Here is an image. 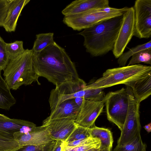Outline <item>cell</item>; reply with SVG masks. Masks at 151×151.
Listing matches in <instances>:
<instances>
[{"label":"cell","instance_id":"cell-1","mask_svg":"<svg viewBox=\"0 0 151 151\" xmlns=\"http://www.w3.org/2000/svg\"><path fill=\"white\" fill-rule=\"evenodd\" d=\"M33 62L38 76L45 78L56 86L80 79L74 63L65 49L55 42L39 52H33Z\"/></svg>","mask_w":151,"mask_h":151},{"label":"cell","instance_id":"cell-2","mask_svg":"<svg viewBox=\"0 0 151 151\" xmlns=\"http://www.w3.org/2000/svg\"><path fill=\"white\" fill-rule=\"evenodd\" d=\"M123 18V15L103 21L86 28L78 34L84 38L83 45L92 56L112 50Z\"/></svg>","mask_w":151,"mask_h":151},{"label":"cell","instance_id":"cell-3","mask_svg":"<svg viewBox=\"0 0 151 151\" xmlns=\"http://www.w3.org/2000/svg\"><path fill=\"white\" fill-rule=\"evenodd\" d=\"M3 71L4 79L10 89L16 90L23 85L35 82L40 85L33 66L32 49H27L21 55L10 60Z\"/></svg>","mask_w":151,"mask_h":151},{"label":"cell","instance_id":"cell-4","mask_svg":"<svg viewBox=\"0 0 151 151\" xmlns=\"http://www.w3.org/2000/svg\"><path fill=\"white\" fill-rule=\"evenodd\" d=\"M150 72L151 66L139 64L109 69L101 77L85 88L103 89L116 85L125 84L144 77Z\"/></svg>","mask_w":151,"mask_h":151},{"label":"cell","instance_id":"cell-5","mask_svg":"<svg viewBox=\"0 0 151 151\" xmlns=\"http://www.w3.org/2000/svg\"><path fill=\"white\" fill-rule=\"evenodd\" d=\"M128 8L110 7L92 9L78 14L64 16L63 21L73 30L80 31L103 21L122 16Z\"/></svg>","mask_w":151,"mask_h":151},{"label":"cell","instance_id":"cell-6","mask_svg":"<svg viewBox=\"0 0 151 151\" xmlns=\"http://www.w3.org/2000/svg\"><path fill=\"white\" fill-rule=\"evenodd\" d=\"M104 100L108 119L114 123L122 130L128 111V100L127 88L110 92Z\"/></svg>","mask_w":151,"mask_h":151},{"label":"cell","instance_id":"cell-7","mask_svg":"<svg viewBox=\"0 0 151 151\" xmlns=\"http://www.w3.org/2000/svg\"><path fill=\"white\" fill-rule=\"evenodd\" d=\"M128 106L125 120L121 131L117 145L131 141L139 134L141 129L139 114V103L134 98L131 88L127 86Z\"/></svg>","mask_w":151,"mask_h":151},{"label":"cell","instance_id":"cell-8","mask_svg":"<svg viewBox=\"0 0 151 151\" xmlns=\"http://www.w3.org/2000/svg\"><path fill=\"white\" fill-rule=\"evenodd\" d=\"M86 83L82 79L68 81L56 86L51 91L48 100L50 109L65 100L77 98L85 99Z\"/></svg>","mask_w":151,"mask_h":151},{"label":"cell","instance_id":"cell-9","mask_svg":"<svg viewBox=\"0 0 151 151\" xmlns=\"http://www.w3.org/2000/svg\"><path fill=\"white\" fill-rule=\"evenodd\" d=\"M135 15L134 36L139 38L151 36V0H137L133 7Z\"/></svg>","mask_w":151,"mask_h":151},{"label":"cell","instance_id":"cell-10","mask_svg":"<svg viewBox=\"0 0 151 151\" xmlns=\"http://www.w3.org/2000/svg\"><path fill=\"white\" fill-rule=\"evenodd\" d=\"M123 16L122 24L112 50L116 58H118L123 53L134 32L135 15L133 7H128Z\"/></svg>","mask_w":151,"mask_h":151},{"label":"cell","instance_id":"cell-11","mask_svg":"<svg viewBox=\"0 0 151 151\" xmlns=\"http://www.w3.org/2000/svg\"><path fill=\"white\" fill-rule=\"evenodd\" d=\"M104 100L93 101L84 99L79 113L75 120L78 125L87 128H91L102 112L104 106Z\"/></svg>","mask_w":151,"mask_h":151},{"label":"cell","instance_id":"cell-12","mask_svg":"<svg viewBox=\"0 0 151 151\" xmlns=\"http://www.w3.org/2000/svg\"><path fill=\"white\" fill-rule=\"evenodd\" d=\"M42 125L46 127L54 140L63 141H65L77 126L75 120L69 118H46L43 121Z\"/></svg>","mask_w":151,"mask_h":151},{"label":"cell","instance_id":"cell-13","mask_svg":"<svg viewBox=\"0 0 151 151\" xmlns=\"http://www.w3.org/2000/svg\"><path fill=\"white\" fill-rule=\"evenodd\" d=\"M45 127L42 125L37 127L33 122L23 119L10 118L0 119V132L13 136L17 140L23 134Z\"/></svg>","mask_w":151,"mask_h":151},{"label":"cell","instance_id":"cell-14","mask_svg":"<svg viewBox=\"0 0 151 151\" xmlns=\"http://www.w3.org/2000/svg\"><path fill=\"white\" fill-rule=\"evenodd\" d=\"M108 0H76L68 5L62 11L64 16L81 13L94 9L110 7Z\"/></svg>","mask_w":151,"mask_h":151},{"label":"cell","instance_id":"cell-15","mask_svg":"<svg viewBox=\"0 0 151 151\" xmlns=\"http://www.w3.org/2000/svg\"><path fill=\"white\" fill-rule=\"evenodd\" d=\"M80 109L74 99L67 100L57 105L50 109L48 119L69 118L74 120L76 118Z\"/></svg>","mask_w":151,"mask_h":151},{"label":"cell","instance_id":"cell-16","mask_svg":"<svg viewBox=\"0 0 151 151\" xmlns=\"http://www.w3.org/2000/svg\"><path fill=\"white\" fill-rule=\"evenodd\" d=\"M30 0H10L9 6L3 27L7 32L15 31L18 20L24 7Z\"/></svg>","mask_w":151,"mask_h":151},{"label":"cell","instance_id":"cell-17","mask_svg":"<svg viewBox=\"0 0 151 151\" xmlns=\"http://www.w3.org/2000/svg\"><path fill=\"white\" fill-rule=\"evenodd\" d=\"M125 84L131 88L134 98L140 103L151 94V72L144 77Z\"/></svg>","mask_w":151,"mask_h":151},{"label":"cell","instance_id":"cell-18","mask_svg":"<svg viewBox=\"0 0 151 151\" xmlns=\"http://www.w3.org/2000/svg\"><path fill=\"white\" fill-rule=\"evenodd\" d=\"M45 127L42 129L32 131L22 135L17 139L19 145L22 146L27 145H40L55 141L51 137L49 131Z\"/></svg>","mask_w":151,"mask_h":151},{"label":"cell","instance_id":"cell-19","mask_svg":"<svg viewBox=\"0 0 151 151\" xmlns=\"http://www.w3.org/2000/svg\"><path fill=\"white\" fill-rule=\"evenodd\" d=\"M0 70V109L8 110L16 102L12 95L10 89L2 77Z\"/></svg>","mask_w":151,"mask_h":151},{"label":"cell","instance_id":"cell-20","mask_svg":"<svg viewBox=\"0 0 151 151\" xmlns=\"http://www.w3.org/2000/svg\"><path fill=\"white\" fill-rule=\"evenodd\" d=\"M90 133L91 137H97L100 139L101 145L107 147L111 150L114 140L112 133L109 129L94 125L90 128Z\"/></svg>","mask_w":151,"mask_h":151},{"label":"cell","instance_id":"cell-21","mask_svg":"<svg viewBox=\"0 0 151 151\" xmlns=\"http://www.w3.org/2000/svg\"><path fill=\"white\" fill-rule=\"evenodd\" d=\"M146 145L143 142L140 134L128 142L117 145L113 151H146Z\"/></svg>","mask_w":151,"mask_h":151},{"label":"cell","instance_id":"cell-22","mask_svg":"<svg viewBox=\"0 0 151 151\" xmlns=\"http://www.w3.org/2000/svg\"><path fill=\"white\" fill-rule=\"evenodd\" d=\"M53 36L54 33L50 32L37 35L32 49V52H39L47 46L54 44L55 42L54 40Z\"/></svg>","mask_w":151,"mask_h":151},{"label":"cell","instance_id":"cell-23","mask_svg":"<svg viewBox=\"0 0 151 151\" xmlns=\"http://www.w3.org/2000/svg\"><path fill=\"white\" fill-rule=\"evenodd\" d=\"M23 147L13 136L0 132V151H15Z\"/></svg>","mask_w":151,"mask_h":151},{"label":"cell","instance_id":"cell-24","mask_svg":"<svg viewBox=\"0 0 151 151\" xmlns=\"http://www.w3.org/2000/svg\"><path fill=\"white\" fill-rule=\"evenodd\" d=\"M148 49H151V40L142 44L138 45L123 53L118 58L117 62L120 67L125 66L129 58L137 52Z\"/></svg>","mask_w":151,"mask_h":151},{"label":"cell","instance_id":"cell-25","mask_svg":"<svg viewBox=\"0 0 151 151\" xmlns=\"http://www.w3.org/2000/svg\"><path fill=\"white\" fill-rule=\"evenodd\" d=\"M101 145V141L99 138L91 137L87 142L74 147H65L63 144V151H86L91 148H99Z\"/></svg>","mask_w":151,"mask_h":151},{"label":"cell","instance_id":"cell-26","mask_svg":"<svg viewBox=\"0 0 151 151\" xmlns=\"http://www.w3.org/2000/svg\"><path fill=\"white\" fill-rule=\"evenodd\" d=\"M141 63L151 64V49L137 52L132 56L127 65H133Z\"/></svg>","mask_w":151,"mask_h":151},{"label":"cell","instance_id":"cell-27","mask_svg":"<svg viewBox=\"0 0 151 151\" xmlns=\"http://www.w3.org/2000/svg\"><path fill=\"white\" fill-rule=\"evenodd\" d=\"M6 47L9 60L21 55L25 50L23 47V42L22 41L6 43Z\"/></svg>","mask_w":151,"mask_h":151},{"label":"cell","instance_id":"cell-28","mask_svg":"<svg viewBox=\"0 0 151 151\" xmlns=\"http://www.w3.org/2000/svg\"><path fill=\"white\" fill-rule=\"evenodd\" d=\"M90 137H91L90 133V128L84 127L77 125L76 128L64 142L66 143H68Z\"/></svg>","mask_w":151,"mask_h":151},{"label":"cell","instance_id":"cell-29","mask_svg":"<svg viewBox=\"0 0 151 151\" xmlns=\"http://www.w3.org/2000/svg\"><path fill=\"white\" fill-rule=\"evenodd\" d=\"M56 143V140L45 144L27 145L15 151H52Z\"/></svg>","mask_w":151,"mask_h":151},{"label":"cell","instance_id":"cell-30","mask_svg":"<svg viewBox=\"0 0 151 151\" xmlns=\"http://www.w3.org/2000/svg\"><path fill=\"white\" fill-rule=\"evenodd\" d=\"M6 43L0 36V70L4 69L9 60L6 49Z\"/></svg>","mask_w":151,"mask_h":151},{"label":"cell","instance_id":"cell-31","mask_svg":"<svg viewBox=\"0 0 151 151\" xmlns=\"http://www.w3.org/2000/svg\"><path fill=\"white\" fill-rule=\"evenodd\" d=\"M10 0H0V27H2L9 6Z\"/></svg>","mask_w":151,"mask_h":151},{"label":"cell","instance_id":"cell-32","mask_svg":"<svg viewBox=\"0 0 151 151\" xmlns=\"http://www.w3.org/2000/svg\"><path fill=\"white\" fill-rule=\"evenodd\" d=\"M64 142L61 140H56V143L52 151H63Z\"/></svg>","mask_w":151,"mask_h":151},{"label":"cell","instance_id":"cell-33","mask_svg":"<svg viewBox=\"0 0 151 151\" xmlns=\"http://www.w3.org/2000/svg\"><path fill=\"white\" fill-rule=\"evenodd\" d=\"M74 99L76 104L81 107L83 99L81 98H77Z\"/></svg>","mask_w":151,"mask_h":151},{"label":"cell","instance_id":"cell-34","mask_svg":"<svg viewBox=\"0 0 151 151\" xmlns=\"http://www.w3.org/2000/svg\"><path fill=\"white\" fill-rule=\"evenodd\" d=\"M97 151H111V150L107 147L101 145L100 148Z\"/></svg>","mask_w":151,"mask_h":151},{"label":"cell","instance_id":"cell-35","mask_svg":"<svg viewBox=\"0 0 151 151\" xmlns=\"http://www.w3.org/2000/svg\"><path fill=\"white\" fill-rule=\"evenodd\" d=\"M143 127L148 133L151 132V123H150L145 125Z\"/></svg>","mask_w":151,"mask_h":151},{"label":"cell","instance_id":"cell-36","mask_svg":"<svg viewBox=\"0 0 151 151\" xmlns=\"http://www.w3.org/2000/svg\"><path fill=\"white\" fill-rule=\"evenodd\" d=\"M9 118L4 115L0 114V119H7Z\"/></svg>","mask_w":151,"mask_h":151},{"label":"cell","instance_id":"cell-37","mask_svg":"<svg viewBox=\"0 0 151 151\" xmlns=\"http://www.w3.org/2000/svg\"><path fill=\"white\" fill-rule=\"evenodd\" d=\"M99 148H91V149H90L86 151H97Z\"/></svg>","mask_w":151,"mask_h":151}]
</instances>
